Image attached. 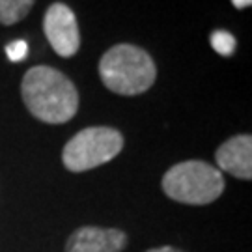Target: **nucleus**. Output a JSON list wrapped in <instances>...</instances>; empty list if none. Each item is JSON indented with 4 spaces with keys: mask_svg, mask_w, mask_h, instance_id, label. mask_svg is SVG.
Instances as JSON below:
<instances>
[{
    "mask_svg": "<svg viewBox=\"0 0 252 252\" xmlns=\"http://www.w3.org/2000/svg\"><path fill=\"white\" fill-rule=\"evenodd\" d=\"M36 0H0V25H15L27 17Z\"/></svg>",
    "mask_w": 252,
    "mask_h": 252,
    "instance_id": "8",
    "label": "nucleus"
},
{
    "mask_svg": "<svg viewBox=\"0 0 252 252\" xmlns=\"http://www.w3.org/2000/svg\"><path fill=\"white\" fill-rule=\"evenodd\" d=\"M162 190L168 198L181 204L206 206L222 194L224 178L220 170L204 161L178 162L164 174Z\"/></svg>",
    "mask_w": 252,
    "mask_h": 252,
    "instance_id": "3",
    "label": "nucleus"
},
{
    "mask_svg": "<svg viewBox=\"0 0 252 252\" xmlns=\"http://www.w3.org/2000/svg\"><path fill=\"white\" fill-rule=\"evenodd\" d=\"M232 4H234L237 9H245V8H249L252 4V0H232Z\"/></svg>",
    "mask_w": 252,
    "mask_h": 252,
    "instance_id": "11",
    "label": "nucleus"
},
{
    "mask_svg": "<svg viewBox=\"0 0 252 252\" xmlns=\"http://www.w3.org/2000/svg\"><path fill=\"white\" fill-rule=\"evenodd\" d=\"M209 41H211V47H213L220 56H232V54H234L235 37L232 36L230 32H226V30H215V32H211Z\"/></svg>",
    "mask_w": 252,
    "mask_h": 252,
    "instance_id": "9",
    "label": "nucleus"
},
{
    "mask_svg": "<svg viewBox=\"0 0 252 252\" xmlns=\"http://www.w3.org/2000/svg\"><path fill=\"white\" fill-rule=\"evenodd\" d=\"M43 32L54 53L63 58H71L81 47V32L77 17L69 6L56 2L49 6L43 17Z\"/></svg>",
    "mask_w": 252,
    "mask_h": 252,
    "instance_id": "5",
    "label": "nucleus"
},
{
    "mask_svg": "<svg viewBox=\"0 0 252 252\" xmlns=\"http://www.w3.org/2000/svg\"><path fill=\"white\" fill-rule=\"evenodd\" d=\"M6 54H8V58L11 60V62H23L28 54L27 41H23V39H15V41L8 43V45H6Z\"/></svg>",
    "mask_w": 252,
    "mask_h": 252,
    "instance_id": "10",
    "label": "nucleus"
},
{
    "mask_svg": "<svg viewBox=\"0 0 252 252\" xmlns=\"http://www.w3.org/2000/svg\"><path fill=\"white\" fill-rule=\"evenodd\" d=\"M146 252H181V251L174 249V247H159V249H150V251Z\"/></svg>",
    "mask_w": 252,
    "mask_h": 252,
    "instance_id": "12",
    "label": "nucleus"
},
{
    "mask_svg": "<svg viewBox=\"0 0 252 252\" xmlns=\"http://www.w3.org/2000/svg\"><path fill=\"white\" fill-rule=\"evenodd\" d=\"M215 161L220 170L239 180L252 178V138L251 135H237L226 140L215 153Z\"/></svg>",
    "mask_w": 252,
    "mask_h": 252,
    "instance_id": "7",
    "label": "nucleus"
},
{
    "mask_svg": "<svg viewBox=\"0 0 252 252\" xmlns=\"http://www.w3.org/2000/svg\"><path fill=\"white\" fill-rule=\"evenodd\" d=\"M21 95L32 116L45 124H65L79 110V92L62 71L36 65L28 69L23 84Z\"/></svg>",
    "mask_w": 252,
    "mask_h": 252,
    "instance_id": "1",
    "label": "nucleus"
},
{
    "mask_svg": "<svg viewBox=\"0 0 252 252\" xmlns=\"http://www.w3.org/2000/svg\"><path fill=\"white\" fill-rule=\"evenodd\" d=\"M124 148V136L112 127H86L63 146L62 162L67 170L86 172L112 161Z\"/></svg>",
    "mask_w": 252,
    "mask_h": 252,
    "instance_id": "4",
    "label": "nucleus"
},
{
    "mask_svg": "<svg viewBox=\"0 0 252 252\" xmlns=\"http://www.w3.org/2000/svg\"><path fill=\"white\" fill-rule=\"evenodd\" d=\"M127 243L124 232L114 228L84 226L75 230L65 245L67 252H122Z\"/></svg>",
    "mask_w": 252,
    "mask_h": 252,
    "instance_id": "6",
    "label": "nucleus"
},
{
    "mask_svg": "<svg viewBox=\"0 0 252 252\" xmlns=\"http://www.w3.org/2000/svg\"><path fill=\"white\" fill-rule=\"evenodd\" d=\"M99 77L110 92L120 95H138L153 86L157 79L155 62L144 49L131 43L110 47L101 56Z\"/></svg>",
    "mask_w": 252,
    "mask_h": 252,
    "instance_id": "2",
    "label": "nucleus"
}]
</instances>
